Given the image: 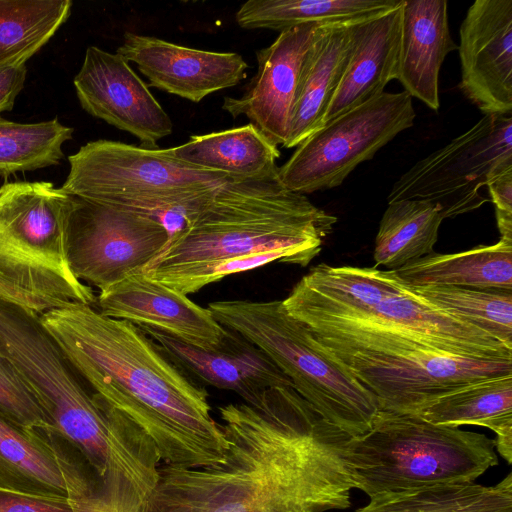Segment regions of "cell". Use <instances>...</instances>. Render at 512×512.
I'll list each match as a JSON object with an SVG mask.
<instances>
[{
	"instance_id": "1",
	"label": "cell",
	"mask_w": 512,
	"mask_h": 512,
	"mask_svg": "<svg viewBox=\"0 0 512 512\" xmlns=\"http://www.w3.org/2000/svg\"><path fill=\"white\" fill-rule=\"evenodd\" d=\"M224 460L200 468L161 464L142 512H325L351 506V436L291 387L255 403L219 407Z\"/></svg>"
},
{
	"instance_id": "2",
	"label": "cell",
	"mask_w": 512,
	"mask_h": 512,
	"mask_svg": "<svg viewBox=\"0 0 512 512\" xmlns=\"http://www.w3.org/2000/svg\"><path fill=\"white\" fill-rule=\"evenodd\" d=\"M40 319L80 375L152 441L161 463L200 468L224 460L227 441L206 390L135 324L69 302Z\"/></svg>"
},
{
	"instance_id": "3",
	"label": "cell",
	"mask_w": 512,
	"mask_h": 512,
	"mask_svg": "<svg viewBox=\"0 0 512 512\" xmlns=\"http://www.w3.org/2000/svg\"><path fill=\"white\" fill-rule=\"evenodd\" d=\"M0 357L29 388L50 434L74 447L98 479L123 477L146 490L161 464L152 441L100 397L90 395L40 314L0 297Z\"/></svg>"
},
{
	"instance_id": "4",
	"label": "cell",
	"mask_w": 512,
	"mask_h": 512,
	"mask_svg": "<svg viewBox=\"0 0 512 512\" xmlns=\"http://www.w3.org/2000/svg\"><path fill=\"white\" fill-rule=\"evenodd\" d=\"M336 222L304 194L285 187L275 164L224 183L142 272L272 250L292 251L306 266Z\"/></svg>"
},
{
	"instance_id": "5",
	"label": "cell",
	"mask_w": 512,
	"mask_h": 512,
	"mask_svg": "<svg viewBox=\"0 0 512 512\" xmlns=\"http://www.w3.org/2000/svg\"><path fill=\"white\" fill-rule=\"evenodd\" d=\"M60 187L92 202L150 217L169 237L180 230L231 177L175 158L168 149L96 140L68 157Z\"/></svg>"
},
{
	"instance_id": "6",
	"label": "cell",
	"mask_w": 512,
	"mask_h": 512,
	"mask_svg": "<svg viewBox=\"0 0 512 512\" xmlns=\"http://www.w3.org/2000/svg\"><path fill=\"white\" fill-rule=\"evenodd\" d=\"M347 459L357 489L370 499L438 484L474 482L498 464L484 434L430 423L417 414L379 410L371 429L351 437Z\"/></svg>"
},
{
	"instance_id": "7",
	"label": "cell",
	"mask_w": 512,
	"mask_h": 512,
	"mask_svg": "<svg viewBox=\"0 0 512 512\" xmlns=\"http://www.w3.org/2000/svg\"><path fill=\"white\" fill-rule=\"evenodd\" d=\"M208 308L221 325L259 348L326 421L351 437L371 429L380 410L376 397L282 300H223Z\"/></svg>"
},
{
	"instance_id": "8",
	"label": "cell",
	"mask_w": 512,
	"mask_h": 512,
	"mask_svg": "<svg viewBox=\"0 0 512 512\" xmlns=\"http://www.w3.org/2000/svg\"><path fill=\"white\" fill-rule=\"evenodd\" d=\"M296 319L330 352L431 350L465 358L512 359V349L432 305L403 281L348 312Z\"/></svg>"
},
{
	"instance_id": "9",
	"label": "cell",
	"mask_w": 512,
	"mask_h": 512,
	"mask_svg": "<svg viewBox=\"0 0 512 512\" xmlns=\"http://www.w3.org/2000/svg\"><path fill=\"white\" fill-rule=\"evenodd\" d=\"M71 202L51 182L0 187V279L54 307L96 303L92 287L76 278L68 260Z\"/></svg>"
},
{
	"instance_id": "10",
	"label": "cell",
	"mask_w": 512,
	"mask_h": 512,
	"mask_svg": "<svg viewBox=\"0 0 512 512\" xmlns=\"http://www.w3.org/2000/svg\"><path fill=\"white\" fill-rule=\"evenodd\" d=\"M416 118L406 92H383L323 124L279 167L281 182L307 194L337 187Z\"/></svg>"
},
{
	"instance_id": "11",
	"label": "cell",
	"mask_w": 512,
	"mask_h": 512,
	"mask_svg": "<svg viewBox=\"0 0 512 512\" xmlns=\"http://www.w3.org/2000/svg\"><path fill=\"white\" fill-rule=\"evenodd\" d=\"M512 168V116L483 115L467 131L416 162L392 186L388 203L425 200L443 219L474 211L488 198L481 189Z\"/></svg>"
},
{
	"instance_id": "12",
	"label": "cell",
	"mask_w": 512,
	"mask_h": 512,
	"mask_svg": "<svg viewBox=\"0 0 512 512\" xmlns=\"http://www.w3.org/2000/svg\"><path fill=\"white\" fill-rule=\"evenodd\" d=\"M376 397L380 410L416 414L469 384L512 375V359L465 358L419 350L331 352Z\"/></svg>"
},
{
	"instance_id": "13",
	"label": "cell",
	"mask_w": 512,
	"mask_h": 512,
	"mask_svg": "<svg viewBox=\"0 0 512 512\" xmlns=\"http://www.w3.org/2000/svg\"><path fill=\"white\" fill-rule=\"evenodd\" d=\"M68 260L76 278L99 291L142 272L169 239L157 220L71 195Z\"/></svg>"
},
{
	"instance_id": "14",
	"label": "cell",
	"mask_w": 512,
	"mask_h": 512,
	"mask_svg": "<svg viewBox=\"0 0 512 512\" xmlns=\"http://www.w3.org/2000/svg\"><path fill=\"white\" fill-rule=\"evenodd\" d=\"M73 83L87 113L132 134L142 147L159 148L173 131L169 115L118 53L88 47Z\"/></svg>"
},
{
	"instance_id": "15",
	"label": "cell",
	"mask_w": 512,
	"mask_h": 512,
	"mask_svg": "<svg viewBox=\"0 0 512 512\" xmlns=\"http://www.w3.org/2000/svg\"><path fill=\"white\" fill-rule=\"evenodd\" d=\"M459 36V89L483 115H511L512 0L473 2Z\"/></svg>"
},
{
	"instance_id": "16",
	"label": "cell",
	"mask_w": 512,
	"mask_h": 512,
	"mask_svg": "<svg viewBox=\"0 0 512 512\" xmlns=\"http://www.w3.org/2000/svg\"><path fill=\"white\" fill-rule=\"evenodd\" d=\"M323 27L308 24L284 30L270 46L258 50L255 76L240 97L224 99L223 110L233 118L246 116L283 146L305 62Z\"/></svg>"
},
{
	"instance_id": "17",
	"label": "cell",
	"mask_w": 512,
	"mask_h": 512,
	"mask_svg": "<svg viewBox=\"0 0 512 512\" xmlns=\"http://www.w3.org/2000/svg\"><path fill=\"white\" fill-rule=\"evenodd\" d=\"M95 305L105 316L158 330L203 350L215 348L227 330L208 307L143 272L99 291Z\"/></svg>"
},
{
	"instance_id": "18",
	"label": "cell",
	"mask_w": 512,
	"mask_h": 512,
	"mask_svg": "<svg viewBox=\"0 0 512 512\" xmlns=\"http://www.w3.org/2000/svg\"><path fill=\"white\" fill-rule=\"evenodd\" d=\"M116 53L156 87L192 102L231 88L246 77L248 64L233 52H213L126 32Z\"/></svg>"
},
{
	"instance_id": "19",
	"label": "cell",
	"mask_w": 512,
	"mask_h": 512,
	"mask_svg": "<svg viewBox=\"0 0 512 512\" xmlns=\"http://www.w3.org/2000/svg\"><path fill=\"white\" fill-rule=\"evenodd\" d=\"M138 327L175 364L212 386L238 394L244 402H257L273 387L293 388L292 382L259 348L228 328L215 348L203 350L158 330Z\"/></svg>"
},
{
	"instance_id": "20",
	"label": "cell",
	"mask_w": 512,
	"mask_h": 512,
	"mask_svg": "<svg viewBox=\"0 0 512 512\" xmlns=\"http://www.w3.org/2000/svg\"><path fill=\"white\" fill-rule=\"evenodd\" d=\"M54 438L0 415V487L68 500L90 491L94 483Z\"/></svg>"
},
{
	"instance_id": "21",
	"label": "cell",
	"mask_w": 512,
	"mask_h": 512,
	"mask_svg": "<svg viewBox=\"0 0 512 512\" xmlns=\"http://www.w3.org/2000/svg\"><path fill=\"white\" fill-rule=\"evenodd\" d=\"M445 0H403L397 79L411 97L437 111L439 73L445 57L457 50Z\"/></svg>"
},
{
	"instance_id": "22",
	"label": "cell",
	"mask_w": 512,
	"mask_h": 512,
	"mask_svg": "<svg viewBox=\"0 0 512 512\" xmlns=\"http://www.w3.org/2000/svg\"><path fill=\"white\" fill-rule=\"evenodd\" d=\"M360 23L322 28L301 74L283 147H297L323 125L354 51Z\"/></svg>"
},
{
	"instance_id": "23",
	"label": "cell",
	"mask_w": 512,
	"mask_h": 512,
	"mask_svg": "<svg viewBox=\"0 0 512 512\" xmlns=\"http://www.w3.org/2000/svg\"><path fill=\"white\" fill-rule=\"evenodd\" d=\"M402 4L360 23L354 51L323 124L384 92L397 79Z\"/></svg>"
},
{
	"instance_id": "24",
	"label": "cell",
	"mask_w": 512,
	"mask_h": 512,
	"mask_svg": "<svg viewBox=\"0 0 512 512\" xmlns=\"http://www.w3.org/2000/svg\"><path fill=\"white\" fill-rule=\"evenodd\" d=\"M409 286H453L512 292V241L451 254L432 252L395 270Z\"/></svg>"
},
{
	"instance_id": "25",
	"label": "cell",
	"mask_w": 512,
	"mask_h": 512,
	"mask_svg": "<svg viewBox=\"0 0 512 512\" xmlns=\"http://www.w3.org/2000/svg\"><path fill=\"white\" fill-rule=\"evenodd\" d=\"M422 419L437 425H477L496 434L495 448L512 462V375L485 379L442 396L421 408Z\"/></svg>"
},
{
	"instance_id": "26",
	"label": "cell",
	"mask_w": 512,
	"mask_h": 512,
	"mask_svg": "<svg viewBox=\"0 0 512 512\" xmlns=\"http://www.w3.org/2000/svg\"><path fill=\"white\" fill-rule=\"evenodd\" d=\"M402 0H249L236 13L244 29L282 32L301 25H352L388 12Z\"/></svg>"
},
{
	"instance_id": "27",
	"label": "cell",
	"mask_w": 512,
	"mask_h": 512,
	"mask_svg": "<svg viewBox=\"0 0 512 512\" xmlns=\"http://www.w3.org/2000/svg\"><path fill=\"white\" fill-rule=\"evenodd\" d=\"M169 151L185 163L231 178L257 175L275 165L280 157L278 146L252 123L194 135Z\"/></svg>"
},
{
	"instance_id": "28",
	"label": "cell",
	"mask_w": 512,
	"mask_h": 512,
	"mask_svg": "<svg viewBox=\"0 0 512 512\" xmlns=\"http://www.w3.org/2000/svg\"><path fill=\"white\" fill-rule=\"evenodd\" d=\"M356 512H512V474L493 486L457 482L382 495Z\"/></svg>"
},
{
	"instance_id": "29",
	"label": "cell",
	"mask_w": 512,
	"mask_h": 512,
	"mask_svg": "<svg viewBox=\"0 0 512 512\" xmlns=\"http://www.w3.org/2000/svg\"><path fill=\"white\" fill-rule=\"evenodd\" d=\"M442 221L438 207L429 201L389 202L375 239L376 265L395 271L431 254Z\"/></svg>"
},
{
	"instance_id": "30",
	"label": "cell",
	"mask_w": 512,
	"mask_h": 512,
	"mask_svg": "<svg viewBox=\"0 0 512 512\" xmlns=\"http://www.w3.org/2000/svg\"><path fill=\"white\" fill-rule=\"evenodd\" d=\"M70 0H0V67L26 61L67 21Z\"/></svg>"
},
{
	"instance_id": "31",
	"label": "cell",
	"mask_w": 512,
	"mask_h": 512,
	"mask_svg": "<svg viewBox=\"0 0 512 512\" xmlns=\"http://www.w3.org/2000/svg\"><path fill=\"white\" fill-rule=\"evenodd\" d=\"M417 295L512 349V292L453 286H409Z\"/></svg>"
},
{
	"instance_id": "32",
	"label": "cell",
	"mask_w": 512,
	"mask_h": 512,
	"mask_svg": "<svg viewBox=\"0 0 512 512\" xmlns=\"http://www.w3.org/2000/svg\"><path fill=\"white\" fill-rule=\"evenodd\" d=\"M73 128L57 118L38 123H17L0 117V176L56 165L63 158L62 145Z\"/></svg>"
},
{
	"instance_id": "33",
	"label": "cell",
	"mask_w": 512,
	"mask_h": 512,
	"mask_svg": "<svg viewBox=\"0 0 512 512\" xmlns=\"http://www.w3.org/2000/svg\"><path fill=\"white\" fill-rule=\"evenodd\" d=\"M274 261L304 266L302 259L296 253L289 250H272L193 263L144 274L152 280L188 295L229 275L259 268Z\"/></svg>"
},
{
	"instance_id": "34",
	"label": "cell",
	"mask_w": 512,
	"mask_h": 512,
	"mask_svg": "<svg viewBox=\"0 0 512 512\" xmlns=\"http://www.w3.org/2000/svg\"><path fill=\"white\" fill-rule=\"evenodd\" d=\"M0 415L28 430L50 433L39 403L6 360L0 357Z\"/></svg>"
},
{
	"instance_id": "35",
	"label": "cell",
	"mask_w": 512,
	"mask_h": 512,
	"mask_svg": "<svg viewBox=\"0 0 512 512\" xmlns=\"http://www.w3.org/2000/svg\"><path fill=\"white\" fill-rule=\"evenodd\" d=\"M146 498L124 478L98 479L87 493L69 499L73 512H142Z\"/></svg>"
},
{
	"instance_id": "36",
	"label": "cell",
	"mask_w": 512,
	"mask_h": 512,
	"mask_svg": "<svg viewBox=\"0 0 512 512\" xmlns=\"http://www.w3.org/2000/svg\"><path fill=\"white\" fill-rule=\"evenodd\" d=\"M0 512H73L68 499L30 495L0 487Z\"/></svg>"
},
{
	"instance_id": "37",
	"label": "cell",
	"mask_w": 512,
	"mask_h": 512,
	"mask_svg": "<svg viewBox=\"0 0 512 512\" xmlns=\"http://www.w3.org/2000/svg\"><path fill=\"white\" fill-rule=\"evenodd\" d=\"M501 239L512 241V168L494 177L487 184Z\"/></svg>"
},
{
	"instance_id": "38",
	"label": "cell",
	"mask_w": 512,
	"mask_h": 512,
	"mask_svg": "<svg viewBox=\"0 0 512 512\" xmlns=\"http://www.w3.org/2000/svg\"><path fill=\"white\" fill-rule=\"evenodd\" d=\"M26 74V63L0 67V117L2 112L12 110L16 97L24 87Z\"/></svg>"
},
{
	"instance_id": "39",
	"label": "cell",
	"mask_w": 512,
	"mask_h": 512,
	"mask_svg": "<svg viewBox=\"0 0 512 512\" xmlns=\"http://www.w3.org/2000/svg\"><path fill=\"white\" fill-rule=\"evenodd\" d=\"M0 297L13 303L22 305L39 314L54 308L51 303L30 295L2 279H0Z\"/></svg>"
}]
</instances>
